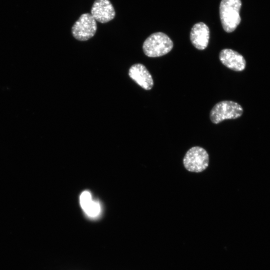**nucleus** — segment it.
<instances>
[{"label":"nucleus","mask_w":270,"mask_h":270,"mask_svg":"<svg viewBox=\"0 0 270 270\" xmlns=\"http://www.w3.org/2000/svg\"><path fill=\"white\" fill-rule=\"evenodd\" d=\"M242 6L240 0H222L220 5V16L224 30L234 32L241 21L240 12Z\"/></svg>","instance_id":"nucleus-1"},{"label":"nucleus","mask_w":270,"mask_h":270,"mask_svg":"<svg viewBox=\"0 0 270 270\" xmlns=\"http://www.w3.org/2000/svg\"><path fill=\"white\" fill-rule=\"evenodd\" d=\"M209 38L210 30L206 24L199 22L194 25L190 32V40L196 48L204 50L208 45Z\"/></svg>","instance_id":"nucleus-9"},{"label":"nucleus","mask_w":270,"mask_h":270,"mask_svg":"<svg viewBox=\"0 0 270 270\" xmlns=\"http://www.w3.org/2000/svg\"><path fill=\"white\" fill-rule=\"evenodd\" d=\"M219 58L224 66L232 70L240 72L246 68V61L244 57L233 50H222L220 52Z\"/></svg>","instance_id":"nucleus-7"},{"label":"nucleus","mask_w":270,"mask_h":270,"mask_svg":"<svg viewBox=\"0 0 270 270\" xmlns=\"http://www.w3.org/2000/svg\"><path fill=\"white\" fill-rule=\"evenodd\" d=\"M86 214L92 218L98 217L101 212V206L98 202L92 200L84 210Z\"/></svg>","instance_id":"nucleus-10"},{"label":"nucleus","mask_w":270,"mask_h":270,"mask_svg":"<svg viewBox=\"0 0 270 270\" xmlns=\"http://www.w3.org/2000/svg\"><path fill=\"white\" fill-rule=\"evenodd\" d=\"M209 156L204 148L196 146L191 148L186 152L184 158L183 164L188 172H201L208 166Z\"/></svg>","instance_id":"nucleus-4"},{"label":"nucleus","mask_w":270,"mask_h":270,"mask_svg":"<svg viewBox=\"0 0 270 270\" xmlns=\"http://www.w3.org/2000/svg\"><path fill=\"white\" fill-rule=\"evenodd\" d=\"M90 14L96 21L104 24L113 20L116 12L110 0H95Z\"/></svg>","instance_id":"nucleus-6"},{"label":"nucleus","mask_w":270,"mask_h":270,"mask_svg":"<svg viewBox=\"0 0 270 270\" xmlns=\"http://www.w3.org/2000/svg\"><path fill=\"white\" fill-rule=\"evenodd\" d=\"M173 46V42L168 36L162 32H156L146 38L142 50L146 56L156 58L167 54L172 50Z\"/></svg>","instance_id":"nucleus-2"},{"label":"nucleus","mask_w":270,"mask_h":270,"mask_svg":"<svg viewBox=\"0 0 270 270\" xmlns=\"http://www.w3.org/2000/svg\"><path fill=\"white\" fill-rule=\"evenodd\" d=\"M128 76L138 85L146 90H150L154 86L151 74L142 64H136L132 66L129 69Z\"/></svg>","instance_id":"nucleus-8"},{"label":"nucleus","mask_w":270,"mask_h":270,"mask_svg":"<svg viewBox=\"0 0 270 270\" xmlns=\"http://www.w3.org/2000/svg\"><path fill=\"white\" fill-rule=\"evenodd\" d=\"M243 108L236 102L223 100L216 104L210 112L211 122L215 124L226 120L236 119L242 116Z\"/></svg>","instance_id":"nucleus-3"},{"label":"nucleus","mask_w":270,"mask_h":270,"mask_svg":"<svg viewBox=\"0 0 270 270\" xmlns=\"http://www.w3.org/2000/svg\"><path fill=\"white\" fill-rule=\"evenodd\" d=\"M97 29L96 20L90 13L82 14L72 28L73 36L77 40L86 41L94 36Z\"/></svg>","instance_id":"nucleus-5"},{"label":"nucleus","mask_w":270,"mask_h":270,"mask_svg":"<svg viewBox=\"0 0 270 270\" xmlns=\"http://www.w3.org/2000/svg\"><path fill=\"white\" fill-rule=\"evenodd\" d=\"M92 200V196L90 192H83L80 196V205L82 209L84 210Z\"/></svg>","instance_id":"nucleus-11"}]
</instances>
